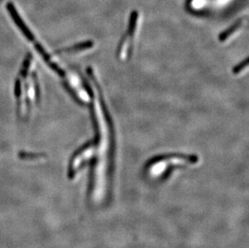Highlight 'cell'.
Wrapping results in <instances>:
<instances>
[{"mask_svg":"<svg viewBox=\"0 0 249 248\" xmlns=\"http://www.w3.org/2000/svg\"><path fill=\"white\" fill-rule=\"evenodd\" d=\"M93 110L98 136L96 143H94L91 158L87 163H92L88 196L92 202L101 204L106 201L111 189L109 125L106 124L105 115L100 104L95 103Z\"/></svg>","mask_w":249,"mask_h":248,"instance_id":"cell-1","label":"cell"},{"mask_svg":"<svg viewBox=\"0 0 249 248\" xmlns=\"http://www.w3.org/2000/svg\"><path fill=\"white\" fill-rule=\"evenodd\" d=\"M8 10H9L10 15L14 19L15 23L19 28L24 37L26 38V40L29 43V45H32L33 50H35L36 53H37L38 56H40L42 61H44L49 68L50 67L55 73L58 75L61 79H63L65 84L67 86L68 89L78 99V100L85 103L89 102V92H87V89H85L84 86L81 82L79 77L72 71L65 70L62 66H61L54 56L49 53L43 45L42 43L40 42L36 38L35 35H33L31 30H29V28L22 20L19 13L17 12V10L15 9L12 5H8Z\"/></svg>","mask_w":249,"mask_h":248,"instance_id":"cell-2","label":"cell"},{"mask_svg":"<svg viewBox=\"0 0 249 248\" xmlns=\"http://www.w3.org/2000/svg\"><path fill=\"white\" fill-rule=\"evenodd\" d=\"M17 108L22 117H27L40 98V88L35 62L32 56L24 61L16 83Z\"/></svg>","mask_w":249,"mask_h":248,"instance_id":"cell-3","label":"cell"},{"mask_svg":"<svg viewBox=\"0 0 249 248\" xmlns=\"http://www.w3.org/2000/svg\"><path fill=\"white\" fill-rule=\"evenodd\" d=\"M197 158L186 155H170L165 157H156L151 159L146 167L147 174L151 178H165L169 172L178 167H184L195 164Z\"/></svg>","mask_w":249,"mask_h":248,"instance_id":"cell-4","label":"cell"},{"mask_svg":"<svg viewBox=\"0 0 249 248\" xmlns=\"http://www.w3.org/2000/svg\"><path fill=\"white\" fill-rule=\"evenodd\" d=\"M137 14L134 13L132 15V18L131 19V27L129 28L130 33L126 34L122 41L120 43L119 54H120V59H122V60H126V58H127V56L130 53V50L132 49L131 45H132L133 39H134L135 31L137 28Z\"/></svg>","mask_w":249,"mask_h":248,"instance_id":"cell-5","label":"cell"},{"mask_svg":"<svg viewBox=\"0 0 249 248\" xmlns=\"http://www.w3.org/2000/svg\"><path fill=\"white\" fill-rule=\"evenodd\" d=\"M248 68V60H245L244 62L240 64V66H236L235 70H234V73H242V71H245V70H247Z\"/></svg>","mask_w":249,"mask_h":248,"instance_id":"cell-6","label":"cell"}]
</instances>
